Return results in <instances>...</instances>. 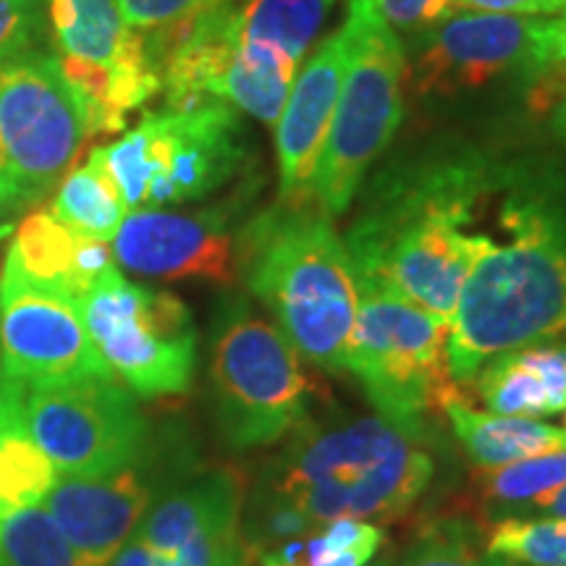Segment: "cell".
Instances as JSON below:
<instances>
[{
	"instance_id": "cell-6",
	"label": "cell",
	"mask_w": 566,
	"mask_h": 566,
	"mask_svg": "<svg viewBox=\"0 0 566 566\" xmlns=\"http://www.w3.org/2000/svg\"><path fill=\"white\" fill-rule=\"evenodd\" d=\"M210 384L218 430L233 451L281 441L307 415L300 352L242 292H226L212 315Z\"/></svg>"
},
{
	"instance_id": "cell-10",
	"label": "cell",
	"mask_w": 566,
	"mask_h": 566,
	"mask_svg": "<svg viewBox=\"0 0 566 566\" xmlns=\"http://www.w3.org/2000/svg\"><path fill=\"white\" fill-rule=\"evenodd\" d=\"M97 352L132 394H184L197 365V328L179 296L126 281L118 265L80 300Z\"/></svg>"
},
{
	"instance_id": "cell-24",
	"label": "cell",
	"mask_w": 566,
	"mask_h": 566,
	"mask_svg": "<svg viewBox=\"0 0 566 566\" xmlns=\"http://www.w3.org/2000/svg\"><path fill=\"white\" fill-rule=\"evenodd\" d=\"M334 0H242L237 9V40L268 45L300 63L310 51Z\"/></svg>"
},
{
	"instance_id": "cell-22",
	"label": "cell",
	"mask_w": 566,
	"mask_h": 566,
	"mask_svg": "<svg viewBox=\"0 0 566 566\" xmlns=\"http://www.w3.org/2000/svg\"><path fill=\"white\" fill-rule=\"evenodd\" d=\"M296 63L286 53L254 42H239L226 61L210 97L250 113L268 126L279 124L296 80Z\"/></svg>"
},
{
	"instance_id": "cell-5",
	"label": "cell",
	"mask_w": 566,
	"mask_h": 566,
	"mask_svg": "<svg viewBox=\"0 0 566 566\" xmlns=\"http://www.w3.org/2000/svg\"><path fill=\"white\" fill-rule=\"evenodd\" d=\"M101 150L129 210L200 202L258 168L242 116L216 97L147 113Z\"/></svg>"
},
{
	"instance_id": "cell-4",
	"label": "cell",
	"mask_w": 566,
	"mask_h": 566,
	"mask_svg": "<svg viewBox=\"0 0 566 566\" xmlns=\"http://www.w3.org/2000/svg\"><path fill=\"white\" fill-rule=\"evenodd\" d=\"M239 275L304 359L346 370L359 286L334 218L281 205L254 212L239 237Z\"/></svg>"
},
{
	"instance_id": "cell-16",
	"label": "cell",
	"mask_w": 566,
	"mask_h": 566,
	"mask_svg": "<svg viewBox=\"0 0 566 566\" xmlns=\"http://www.w3.org/2000/svg\"><path fill=\"white\" fill-rule=\"evenodd\" d=\"M160 462L142 457L101 478H66L53 485L42 509L51 514L82 566H111L145 520L163 488Z\"/></svg>"
},
{
	"instance_id": "cell-38",
	"label": "cell",
	"mask_w": 566,
	"mask_h": 566,
	"mask_svg": "<svg viewBox=\"0 0 566 566\" xmlns=\"http://www.w3.org/2000/svg\"><path fill=\"white\" fill-rule=\"evenodd\" d=\"M21 208L17 205H9V202H0V239L9 237L11 229H13V216H17Z\"/></svg>"
},
{
	"instance_id": "cell-20",
	"label": "cell",
	"mask_w": 566,
	"mask_h": 566,
	"mask_svg": "<svg viewBox=\"0 0 566 566\" xmlns=\"http://www.w3.org/2000/svg\"><path fill=\"white\" fill-rule=\"evenodd\" d=\"M24 394L9 378L0 386V530L9 516L40 506L59 483V470L27 430Z\"/></svg>"
},
{
	"instance_id": "cell-17",
	"label": "cell",
	"mask_w": 566,
	"mask_h": 566,
	"mask_svg": "<svg viewBox=\"0 0 566 566\" xmlns=\"http://www.w3.org/2000/svg\"><path fill=\"white\" fill-rule=\"evenodd\" d=\"M349 63V30L346 24L304 63L283 105L275 129L279 153V202L281 208L304 210L313 205V179L342 92Z\"/></svg>"
},
{
	"instance_id": "cell-32",
	"label": "cell",
	"mask_w": 566,
	"mask_h": 566,
	"mask_svg": "<svg viewBox=\"0 0 566 566\" xmlns=\"http://www.w3.org/2000/svg\"><path fill=\"white\" fill-rule=\"evenodd\" d=\"M375 6L396 38L415 42L454 17L457 0H375Z\"/></svg>"
},
{
	"instance_id": "cell-37",
	"label": "cell",
	"mask_w": 566,
	"mask_h": 566,
	"mask_svg": "<svg viewBox=\"0 0 566 566\" xmlns=\"http://www.w3.org/2000/svg\"><path fill=\"white\" fill-rule=\"evenodd\" d=\"M551 129H554L556 139L566 147V97H562L554 105V116H551Z\"/></svg>"
},
{
	"instance_id": "cell-41",
	"label": "cell",
	"mask_w": 566,
	"mask_h": 566,
	"mask_svg": "<svg viewBox=\"0 0 566 566\" xmlns=\"http://www.w3.org/2000/svg\"><path fill=\"white\" fill-rule=\"evenodd\" d=\"M564 80H566V48H564Z\"/></svg>"
},
{
	"instance_id": "cell-3",
	"label": "cell",
	"mask_w": 566,
	"mask_h": 566,
	"mask_svg": "<svg viewBox=\"0 0 566 566\" xmlns=\"http://www.w3.org/2000/svg\"><path fill=\"white\" fill-rule=\"evenodd\" d=\"M433 472L428 428L384 415L328 424L304 420L265 470L252 504L286 506L313 527L334 520L388 525L420 501Z\"/></svg>"
},
{
	"instance_id": "cell-29",
	"label": "cell",
	"mask_w": 566,
	"mask_h": 566,
	"mask_svg": "<svg viewBox=\"0 0 566 566\" xmlns=\"http://www.w3.org/2000/svg\"><path fill=\"white\" fill-rule=\"evenodd\" d=\"M401 566H512L472 541L464 522H436L407 548Z\"/></svg>"
},
{
	"instance_id": "cell-12",
	"label": "cell",
	"mask_w": 566,
	"mask_h": 566,
	"mask_svg": "<svg viewBox=\"0 0 566 566\" xmlns=\"http://www.w3.org/2000/svg\"><path fill=\"white\" fill-rule=\"evenodd\" d=\"M87 139L59 55L34 48L0 61V163L24 205L59 189Z\"/></svg>"
},
{
	"instance_id": "cell-30",
	"label": "cell",
	"mask_w": 566,
	"mask_h": 566,
	"mask_svg": "<svg viewBox=\"0 0 566 566\" xmlns=\"http://www.w3.org/2000/svg\"><path fill=\"white\" fill-rule=\"evenodd\" d=\"M231 0H118L126 24L137 32H163L189 24Z\"/></svg>"
},
{
	"instance_id": "cell-13",
	"label": "cell",
	"mask_w": 566,
	"mask_h": 566,
	"mask_svg": "<svg viewBox=\"0 0 566 566\" xmlns=\"http://www.w3.org/2000/svg\"><path fill=\"white\" fill-rule=\"evenodd\" d=\"M260 181L254 168L223 200L200 210L145 208L126 212L113 237V260L124 271L160 281H208L231 286L239 279V237Z\"/></svg>"
},
{
	"instance_id": "cell-40",
	"label": "cell",
	"mask_w": 566,
	"mask_h": 566,
	"mask_svg": "<svg viewBox=\"0 0 566 566\" xmlns=\"http://www.w3.org/2000/svg\"><path fill=\"white\" fill-rule=\"evenodd\" d=\"M558 17H562V19L566 21V0H564V9H562V13H558Z\"/></svg>"
},
{
	"instance_id": "cell-26",
	"label": "cell",
	"mask_w": 566,
	"mask_h": 566,
	"mask_svg": "<svg viewBox=\"0 0 566 566\" xmlns=\"http://www.w3.org/2000/svg\"><path fill=\"white\" fill-rule=\"evenodd\" d=\"M475 483L485 506L504 512L501 516L514 514L533 495L566 483V449L504 467H478Z\"/></svg>"
},
{
	"instance_id": "cell-18",
	"label": "cell",
	"mask_w": 566,
	"mask_h": 566,
	"mask_svg": "<svg viewBox=\"0 0 566 566\" xmlns=\"http://www.w3.org/2000/svg\"><path fill=\"white\" fill-rule=\"evenodd\" d=\"M6 265L34 286L82 300L116 260L105 242L76 237L48 210H32L17 226Z\"/></svg>"
},
{
	"instance_id": "cell-33",
	"label": "cell",
	"mask_w": 566,
	"mask_h": 566,
	"mask_svg": "<svg viewBox=\"0 0 566 566\" xmlns=\"http://www.w3.org/2000/svg\"><path fill=\"white\" fill-rule=\"evenodd\" d=\"M472 11L516 13V17H556L564 9V0H457Z\"/></svg>"
},
{
	"instance_id": "cell-34",
	"label": "cell",
	"mask_w": 566,
	"mask_h": 566,
	"mask_svg": "<svg viewBox=\"0 0 566 566\" xmlns=\"http://www.w3.org/2000/svg\"><path fill=\"white\" fill-rule=\"evenodd\" d=\"M514 514H530V516H558L566 520V483L551 488L533 495L527 504H522Z\"/></svg>"
},
{
	"instance_id": "cell-39",
	"label": "cell",
	"mask_w": 566,
	"mask_h": 566,
	"mask_svg": "<svg viewBox=\"0 0 566 566\" xmlns=\"http://www.w3.org/2000/svg\"><path fill=\"white\" fill-rule=\"evenodd\" d=\"M6 384V375H3V359H0V386Z\"/></svg>"
},
{
	"instance_id": "cell-15",
	"label": "cell",
	"mask_w": 566,
	"mask_h": 566,
	"mask_svg": "<svg viewBox=\"0 0 566 566\" xmlns=\"http://www.w3.org/2000/svg\"><path fill=\"white\" fill-rule=\"evenodd\" d=\"M0 359L6 378L27 391L116 380L92 342L80 300L34 286L11 265L0 275Z\"/></svg>"
},
{
	"instance_id": "cell-36",
	"label": "cell",
	"mask_w": 566,
	"mask_h": 566,
	"mask_svg": "<svg viewBox=\"0 0 566 566\" xmlns=\"http://www.w3.org/2000/svg\"><path fill=\"white\" fill-rule=\"evenodd\" d=\"M0 202L17 205V208H27L24 200H21V195L17 192V187H13L9 176H6V171H3V163H0Z\"/></svg>"
},
{
	"instance_id": "cell-28",
	"label": "cell",
	"mask_w": 566,
	"mask_h": 566,
	"mask_svg": "<svg viewBox=\"0 0 566 566\" xmlns=\"http://www.w3.org/2000/svg\"><path fill=\"white\" fill-rule=\"evenodd\" d=\"M386 533L363 520H334L304 535V566H367L378 556Z\"/></svg>"
},
{
	"instance_id": "cell-19",
	"label": "cell",
	"mask_w": 566,
	"mask_h": 566,
	"mask_svg": "<svg viewBox=\"0 0 566 566\" xmlns=\"http://www.w3.org/2000/svg\"><path fill=\"white\" fill-rule=\"evenodd\" d=\"M478 399L493 415L541 420L566 409V338L501 354L475 378Z\"/></svg>"
},
{
	"instance_id": "cell-23",
	"label": "cell",
	"mask_w": 566,
	"mask_h": 566,
	"mask_svg": "<svg viewBox=\"0 0 566 566\" xmlns=\"http://www.w3.org/2000/svg\"><path fill=\"white\" fill-rule=\"evenodd\" d=\"M48 212L76 237L105 244L113 242L129 208L105 166L101 147H95L82 166H74L63 176Z\"/></svg>"
},
{
	"instance_id": "cell-2",
	"label": "cell",
	"mask_w": 566,
	"mask_h": 566,
	"mask_svg": "<svg viewBox=\"0 0 566 566\" xmlns=\"http://www.w3.org/2000/svg\"><path fill=\"white\" fill-rule=\"evenodd\" d=\"M499 166L472 150L424 155L378 176L344 237L357 281L386 283L430 315L454 317L480 247L478 223Z\"/></svg>"
},
{
	"instance_id": "cell-27",
	"label": "cell",
	"mask_w": 566,
	"mask_h": 566,
	"mask_svg": "<svg viewBox=\"0 0 566 566\" xmlns=\"http://www.w3.org/2000/svg\"><path fill=\"white\" fill-rule=\"evenodd\" d=\"M0 566H82L42 506L9 516L0 530Z\"/></svg>"
},
{
	"instance_id": "cell-9",
	"label": "cell",
	"mask_w": 566,
	"mask_h": 566,
	"mask_svg": "<svg viewBox=\"0 0 566 566\" xmlns=\"http://www.w3.org/2000/svg\"><path fill=\"white\" fill-rule=\"evenodd\" d=\"M357 286L346 370L357 375L378 415L409 428H428V417L464 399V386L457 384L449 365L451 323L386 283L357 281Z\"/></svg>"
},
{
	"instance_id": "cell-8",
	"label": "cell",
	"mask_w": 566,
	"mask_h": 566,
	"mask_svg": "<svg viewBox=\"0 0 566 566\" xmlns=\"http://www.w3.org/2000/svg\"><path fill=\"white\" fill-rule=\"evenodd\" d=\"M409 84L417 97L459 101L491 87H520L530 101H551L564 76L562 17L467 11L412 42Z\"/></svg>"
},
{
	"instance_id": "cell-11",
	"label": "cell",
	"mask_w": 566,
	"mask_h": 566,
	"mask_svg": "<svg viewBox=\"0 0 566 566\" xmlns=\"http://www.w3.org/2000/svg\"><path fill=\"white\" fill-rule=\"evenodd\" d=\"M48 19L90 139L122 132L129 113L163 90L145 34L126 24L118 0H48Z\"/></svg>"
},
{
	"instance_id": "cell-35",
	"label": "cell",
	"mask_w": 566,
	"mask_h": 566,
	"mask_svg": "<svg viewBox=\"0 0 566 566\" xmlns=\"http://www.w3.org/2000/svg\"><path fill=\"white\" fill-rule=\"evenodd\" d=\"M111 566H160V562L139 537L132 535L129 541H126V546L118 551V556L113 558Z\"/></svg>"
},
{
	"instance_id": "cell-21",
	"label": "cell",
	"mask_w": 566,
	"mask_h": 566,
	"mask_svg": "<svg viewBox=\"0 0 566 566\" xmlns=\"http://www.w3.org/2000/svg\"><path fill=\"white\" fill-rule=\"evenodd\" d=\"M443 415L449 417L451 430L467 457L478 467H504L566 449L564 428L525 417L478 412L467 405V399L451 401Z\"/></svg>"
},
{
	"instance_id": "cell-25",
	"label": "cell",
	"mask_w": 566,
	"mask_h": 566,
	"mask_svg": "<svg viewBox=\"0 0 566 566\" xmlns=\"http://www.w3.org/2000/svg\"><path fill=\"white\" fill-rule=\"evenodd\" d=\"M483 548L512 566H566V520L506 514L488 530Z\"/></svg>"
},
{
	"instance_id": "cell-31",
	"label": "cell",
	"mask_w": 566,
	"mask_h": 566,
	"mask_svg": "<svg viewBox=\"0 0 566 566\" xmlns=\"http://www.w3.org/2000/svg\"><path fill=\"white\" fill-rule=\"evenodd\" d=\"M42 34V0H0V61L40 48Z\"/></svg>"
},
{
	"instance_id": "cell-14",
	"label": "cell",
	"mask_w": 566,
	"mask_h": 566,
	"mask_svg": "<svg viewBox=\"0 0 566 566\" xmlns=\"http://www.w3.org/2000/svg\"><path fill=\"white\" fill-rule=\"evenodd\" d=\"M24 422L66 478L108 475L150 451V428L122 380L27 391Z\"/></svg>"
},
{
	"instance_id": "cell-7",
	"label": "cell",
	"mask_w": 566,
	"mask_h": 566,
	"mask_svg": "<svg viewBox=\"0 0 566 566\" xmlns=\"http://www.w3.org/2000/svg\"><path fill=\"white\" fill-rule=\"evenodd\" d=\"M349 63L313 179V205L344 216L405 118L407 61L375 0H349Z\"/></svg>"
},
{
	"instance_id": "cell-1",
	"label": "cell",
	"mask_w": 566,
	"mask_h": 566,
	"mask_svg": "<svg viewBox=\"0 0 566 566\" xmlns=\"http://www.w3.org/2000/svg\"><path fill=\"white\" fill-rule=\"evenodd\" d=\"M495 229L480 247L459 294L449 365L459 386L491 359L566 338V181L551 166L501 168Z\"/></svg>"
},
{
	"instance_id": "cell-42",
	"label": "cell",
	"mask_w": 566,
	"mask_h": 566,
	"mask_svg": "<svg viewBox=\"0 0 566 566\" xmlns=\"http://www.w3.org/2000/svg\"><path fill=\"white\" fill-rule=\"evenodd\" d=\"M564 430H566V428H564Z\"/></svg>"
}]
</instances>
